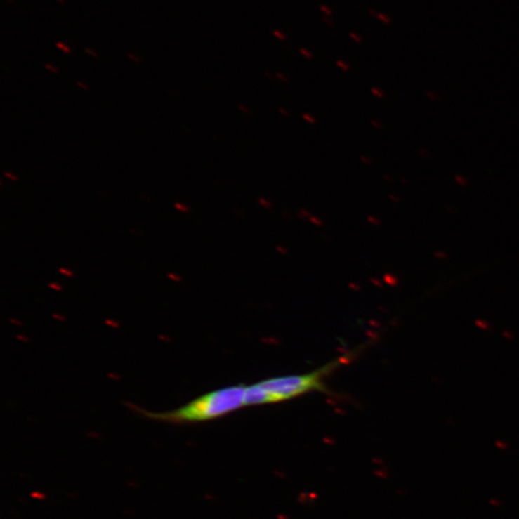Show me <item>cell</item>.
Listing matches in <instances>:
<instances>
[{
    "mask_svg": "<svg viewBox=\"0 0 519 519\" xmlns=\"http://www.w3.org/2000/svg\"><path fill=\"white\" fill-rule=\"evenodd\" d=\"M247 387L237 385L218 388L198 396L180 408L162 413L132 407L143 416L152 421L174 425L199 423L220 419L244 407Z\"/></svg>",
    "mask_w": 519,
    "mask_h": 519,
    "instance_id": "cell-1",
    "label": "cell"
},
{
    "mask_svg": "<svg viewBox=\"0 0 519 519\" xmlns=\"http://www.w3.org/2000/svg\"><path fill=\"white\" fill-rule=\"evenodd\" d=\"M341 364V360H336L307 374L270 378L257 384L247 386L244 406L283 402L313 391L325 393L327 391L325 378Z\"/></svg>",
    "mask_w": 519,
    "mask_h": 519,
    "instance_id": "cell-2",
    "label": "cell"
},
{
    "mask_svg": "<svg viewBox=\"0 0 519 519\" xmlns=\"http://www.w3.org/2000/svg\"><path fill=\"white\" fill-rule=\"evenodd\" d=\"M369 13L373 15V17L376 18L377 20H379L381 22L384 23V25H390V15L385 14V13L375 12L373 11V10H370Z\"/></svg>",
    "mask_w": 519,
    "mask_h": 519,
    "instance_id": "cell-3",
    "label": "cell"
},
{
    "mask_svg": "<svg viewBox=\"0 0 519 519\" xmlns=\"http://www.w3.org/2000/svg\"><path fill=\"white\" fill-rule=\"evenodd\" d=\"M336 67L343 70V72H348V70H350V66H349L348 63L344 62L343 60H338V61L336 62Z\"/></svg>",
    "mask_w": 519,
    "mask_h": 519,
    "instance_id": "cell-4",
    "label": "cell"
},
{
    "mask_svg": "<svg viewBox=\"0 0 519 519\" xmlns=\"http://www.w3.org/2000/svg\"><path fill=\"white\" fill-rule=\"evenodd\" d=\"M174 207H176V210H178L179 212H181V213H189L190 212V208L188 207L186 204H184V203H180V202L174 203Z\"/></svg>",
    "mask_w": 519,
    "mask_h": 519,
    "instance_id": "cell-5",
    "label": "cell"
},
{
    "mask_svg": "<svg viewBox=\"0 0 519 519\" xmlns=\"http://www.w3.org/2000/svg\"><path fill=\"white\" fill-rule=\"evenodd\" d=\"M55 46L57 48L60 49V51L64 52V53L70 54L72 51H70V46H67L66 44L61 43V41H58V43H56Z\"/></svg>",
    "mask_w": 519,
    "mask_h": 519,
    "instance_id": "cell-6",
    "label": "cell"
},
{
    "mask_svg": "<svg viewBox=\"0 0 519 519\" xmlns=\"http://www.w3.org/2000/svg\"><path fill=\"white\" fill-rule=\"evenodd\" d=\"M273 36L277 38L279 41H283L287 40L286 34L278 29L273 30Z\"/></svg>",
    "mask_w": 519,
    "mask_h": 519,
    "instance_id": "cell-7",
    "label": "cell"
},
{
    "mask_svg": "<svg viewBox=\"0 0 519 519\" xmlns=\"http://www.w3.org/2000/svg\"><path fill=\"white\" fill-rule=\"evenodd\" d=\"M300 53H301V55L305 57L306 59L311 60L314 58V54H313V52L311 51H308V49H300Z\"/></svg>",
    "mask_w": 519,
    "mask_h": 519,
    "instance_id": "cell-8",
    "label": "cell"
},
{
    "mask_svg": "<svg viewBox=\"0 0 519 519\" xmlns=\"http://www.w3.org/2000/svg\"><path fill=\"white\" fill-rule=\"evenodd\" d=\"M258 203H259V204L262 206L263 208H265V209L271 208V203L268 202V200L265 199V198L259 197V199H258Z\"/></svg>",
    "mask_w": 519,
    "mask_h": 519,
    "instance_id": "cell-9",
    "label": "cell"
},
{
    "mask_svg": "<svg viewBox=\"0 0 519 519\" xmlns=\"http://www.w3.org/2000/svg\"><path fill=\"white\" fill-rule=\"evenodd\" d=\"M302 117H303V119L305 121L308 122L309 124H315L317 121H315V119L314 117L312 116V114H302Z\"/></svg>",
    "mask_w": 519,
    "mask_h": 519,
    "instance_id": "cell-10",
    "label": "cell"
},
{
    "mask_svg": "<svg viewBox=\"0 0 519 519\" xmlns=\"http://www.w3.org/2000/svg\"><path fill=\"white\" fill-rule=\"evenodd\" d=\"M320 10H322V13H324L326 15H329V17L333 15L332 8L327 6V5H322V6H320Z\"/></svg>",
    "mask_w": 519,
    "mask_h": 519,
    "instance_id": "cell-11",
    "label": "cell"
},
{
    "mask_svg": "<svg viewBox=\"0 0 519 519\" xmlns=\"http://www.w3.org/2000/svg\"><path fill=\"white\" fill-rule=\"evenodd\" d=\"M350 37L352 40L355 41V43L361 44L362 41V36L358 33L351 32Z\"/></svg>",
    "mask_w": 519,
    "mask_h": 519,
    "instance_id": "cell-12",
    "label": "cell"
},
{
    "mask_svg": "<svg viewBox=\"0 0 519 519\" xmlns=\"http://www.w3.org/2000/svg\"><path fill=\"white\" fill-rule=\"evenodd\" d=\"M44 67H46V70H49V72H51V74H58V69L55 66H53V65L51 64H44Z\"/></svg>",
    "mask_w": 519,
    "mask_h": 519,
    "instance_id": "cell-13",
    "label": "cell"
},
{
    "mask_svg": "<svg viewBox=\"0 0 519 519\" xmlns=\"http://www.w3.org/2000/svg\"><path fill=\"white\" fill-rule=\"evenodd\" d=\"M4 176H6L8 179L11 180V181L17 182L18 180H19V177L15 176V173H13V172L6 171L4 173Z\"/></svg>",
    "mask_w": 519,
    "mask_h": 519,
    "instance_id": "cell-14",
    "label": "cell"
},
{
    "mask_svg": "<svg viewBox=\"0 0 519 519\" xmlns=\"http://www.w3.org/2000/svg\"><path fill=\"white\" fill-rule=\"evenodd\" d=\"M77 87H79L81 90L88 91V88H90L87 84H85L84 82H81V81H77Z\"/></svg>",
    "mask_w": 519,
    "mask_h": 519,
    "instance_id": "cell-15",
    "label": "cell"
},
{
    "mask_svg": "<svg viewBox=\"0 0 519 519\" xmlns=\"http://www.w3.org/2000/svg\"><path fill=\"white\" fill-rule=\"evenodd\" d=\"M85 52L88 55L92 56L93 58H98V53L95 51H93V49L86 48Z\"/></svg>",
    "mask_w": 519,
    "mask_h": 519,
    "instance_id": "cell-16",
    "label": "cell"
},
{
    "mask_svg": "<svg viewBox=\"0 0 519 519\" xmlns=\"http://www.w3.org/2000/svg\"><path fill=\"white\" fill-rule=\"evenodd\" d=\"M127 57H129V59H131L133 62L137 63V64H139L140 63V59L139 57L134 55L133 53H129L127 54Z\"/></svg>",
    "mask_w": 519,
    "mask_h": 519,
    "instance_id": "cell-17",
    "label": "cell"
},
{
    "mask_svg": "<svg viewBox=\"0 0 519 519\" xmlns=\"http://www.w3.org/2000/svg\"><path fill=\"white\" fill-rule=\"evenodd\" d=\"M279 113L283 114V116L289 117V113L288 110H286V109L280 108L279 109Z\"/></svg>",
    "mask_w": 519,
    "mask_h": 519,
    "instance_id": "cell-18",
    "label": "cell"
},
{
    "mask_svg": "<svg viewBox=\"0 0 519 519\" xmlns=\"http://www.w3.org/2000/svg\"><path fill=\"white\" fill-rule=\"evenodd\" d=\"M372 93L374 96H377V98H382V95H381L379 91L377 90V88H373L372 90Z\"/></svg>",
    "mask_w": 519,
    "mask_h": 519,
    "instance_id": "cell-19",
    "label": "cell"
},
{
    "mask_svg": "<svg viewBox=\"0 0 519 519\" xmlns=\"http://www.w3.org/2000/svg\"><path fill=\"white\" fill-rule=\"evenodd\" d=\"M276 77H277L279 79H281L282 81H283V82H286V81L288 80V78H287L285 75L280 74V72H278V74H276Z\"/></svg>",
    "mask_w": 519,
    "mask_h": 519,
    "instance_id": "cell-20",
    "label": "cell"
},
{
    "mask_svg": "<svg viewBox=\"0 0 519 519\" xmlns=\"http://www.w3.org/2000/svg\"><path fill=\"white\" fill-rule=\"evenodd\" d=\"M57 1H58L59 4H65V0H57Z\"/></svg>",
    "mask_w": 519,
    "mask_h": 519,
    "instance_id": "cell-21",
    "label": "cell"
},
{
    "mask_svg": "<svg viewBox=\"0 0 519 519\" xmlns=\"http://www.w3.org/2000/svg\"><path fill=\"white\" fill-rule=\"evenodd\" d=\"M7 2H9L10 4H13V0H6Z\"/></svg>",
    "mask_w": 519,
    "mask_h": 519,
    "instance_id": "cell-22",
    "label": "cell"
}]
</instances>
